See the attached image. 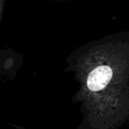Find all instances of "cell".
Here are the masks:
<instances>
[{"label":"cell","mask_w":129,"mask_h":129,"mask_svg":"<svg viewBox=\"0 0 129 129\" xmlns=\"http://www.w3.org/2000/svg\"><path fill=\"white\" fill-rule=\"evenodd\" d=\"M112 76L113 71L110 67L108 66H100L89 74L87 80L88 88L93 91H100L107 85Z\"/></svg>","instance_id":"1"}]
</instances>
